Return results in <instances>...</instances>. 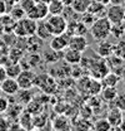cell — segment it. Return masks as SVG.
Here are the masks:
<instances>
[{"label":"cell","mask_w":125,"mask_h":131,"mask_svg":"<svg viewBox=\"0 0 125 131\" xmlns=\"http://www.w3.org/2000/svg\"><path fill=\"white\" fill-rule=\"evenodd\" d=\"M106 64L109 67L110 69H113V71H116V73H119V71L123 68V66H124V59H121V58H119L118 56H115V54H111L110 57L106 58Z\"/></svg>","instance_id":"18"},{"label":"cell","mask_w":125,"mask_h":131,"mask_svg":"<svg viewBox=\"0 0 125 131\" xmlns=\"http://www.w3.org/2000/svg\"><path fill=\"white\" fill-rule=\"evenodd\" d=\"M43 39H40L36 34L34 35H30L28 37V40H26V49L31 52V53H36L41 49V46H43Z\"/></svg>","instance_id":"16"},{"label":"cell","mask_w":125,"mask_h":131,"mask_svg":"<svg viewBox=\"0 0 125 131\" xmlns=\"http://www.w3.org/2000/svg\"><path fill=\"white\" fill-rule=\"evenodd\" d=\"M121 81L119 73L116 72H108L103 78H101V84L103 87H116V84Z\"/></svg>","instance_id":"17"},{"label":"cell","mask_w":125,"mask_h":131,"mask_svg":"<svg viewBox=\"0 0 125 131\" xmlns=\"http://www.w3.org/2000/svg\"><path fill=\"white\" fill-rule=\"evenodd\" d=\"M119 76H120L121 81H125V64L123 66V68L119 71Z\"/></svg>","instance_id":"37"},{"label":"cell","mask_w":125,"mask_h":131,"mask_svg":"<svg viewBox=\"0 0 125 131\" xmlns=\"http://www.w3.org/2000/svg\"><path fill=\"white\" fill-rule=\"evenodd\" d=\"M71 125L75 129V131H90L93 129V124L88 122V120H85V118H81V120H79L75 124H71Z\"/></svg>","instance_id":"28"},{"label":"cell","mask_w":125,"mask_h":131,"mask_svg":"<svg viewBox=\"0 0 125 131\" xmlns=\"http://www.w3.org/2000/svg\"><path fill=\"white\" fill-rule=\"evenodd\" d=\"M96 1H99V3H103V4H105V5H106V3H110V0H96Z\"/></svg>","instance_id":"42"},{"label":"cell","mask_w":125,"mask_h":131,"mask_svg":"<svg viewBox=\"0 0 125 131\" xmlns=\"http://www.w3.org/2000/svg\"><path fill=\"white\" fill-rule=\"evenodd\" d=\"M69 39H70V34L66 32L58 35H53L49 43V47L56 52H64L69 46Z\"/></svg>","instance_id":"4"},{"label":"cell","mask_w":125,"mask_h":131,"mask_svg":"<svg viewBox=\"0 0 125 131\" xmlns=\"http://www.w3.org/2000/svg\"><path fill=\"white\" fill-rule=\"evenodd\" d=\"M6 77H8V76H6V71H5V67L0 64V83L4 81V80H5Z\"/></svg>","instance_id":"36"},{"label":"cell","mask_w":125,"mask_h":131,"mask_svg":"<svg viewBox=\"0 0 125 131\" xmlns=\"http://www.w3.org/2000/svg\"><path fill=\"white\" fill-rule=\"evenodd\" d=\"M8 131H26L20 124H13L11 126L8 127Z\"/></svg>","instance_id":"35"},{"label":"cell","mask_w":125,"mask_h":131,"mask_svg":"<svg viewBox=\"0 0 125 131\" xmlns=\"http://www.w3.org/2000/svg\"><path fill=\"white\" fill-rule=\"evenodd\" d=\"M19 5L23 8V10H24L25 14H26V13H29L31 9H33V6L35 5V1H34V0H21Z\"/></svg>","instance_id":"33"},{"label":"cell","mask_w":125,"mask_h":131,"mask_svg":"<svg viewBox=\"0 0 125 131\" xmlns=\"http://www.w3.org/2000/svg\"><path fill=\"white\" fill-rule=\"evenodd\" d=\"M44 58L46 59L45 62H51V63L59 62L60 59H63V52H56V50H53V49L50 48V50L45 52Z\"/></svg>","instance_id":"26"},{"label":"cell","mask_w":125,"mask_h":131,"mask_svg":"<svg viewBox=\"0 0 125 131\" xmlns=\"http://www.w3.org/2000/svg\"><path fill=\"white\" fill-rule=\"evenodd\" d=\"M45 20L51 35H58L66 32L68 19H65V16H63L61 14H51L49 18H45Z\"/></svg>","instance_id":"3"},{"label":"cell","mask_w":125,"mask_h":131,"mask_svg":"<svg viewBox=\"0 0 125 131\" xmlns=\"http://www.w3.org/2000/svg\"><path fill=\"white\" fill-rule=\"evenodd\" d=\"M90 33L96 42L108 39V37L111 34V21L106 16L98 18L90 25Z\"/></svg>","instance_id":"1"},{"label":"cell","mask_w":125,"mask_h":131,"mask_svg":"<svg viewBox=\"0 0 125 131\" xmlns=\"http://www.w3.org/2000/svg\"><path fill=\"white\" fill-rule=\"evenodd\" d=\"M9 106V101L6 97H3V95L0 96V114H5L6 108Z\"/></svg>","instance_id":"34"},{"label":"cell","mask_w":125,"mask_h":131,"mask_svg":"<svg viewBox=\"0 0 125 131\" xmlns=\"http://www.w3.org/2000/svg\"><path fill=\"white\" fill-rule=\"evenodd\" d=\"M111 34L118 38V39H121L125 34V24L121 23H116V24H111Z\"/></svg>","instance_id":"27"},{"label":"cell","mask_w":125,"mask_h":131,"mask_svg":"<svg viewBox=\"0 0 125 131\" xmlns=\"http://www.w3.org/2000/svg\"><path fill=\"white\" fill-rule=\"evenodd\" d=\"M114 47H115V44L109 40H106V39L101 40V42H99V44L96 47V53L100 58L106 59L111 54H114Z\"/></svg>","instance_id":"10"},{"label":"cell","mask_w":125,"mask_h":131,"mask_svg":"<svg viewBox=\"0 0 125 131\" xmlns=\"http://www.w3.org/2000/svg\"><path fill=\"white\" fill-rule=\"evenodd\" d=\"M0 88L3 91V95H6L9 97L15 96L18 93V91L20 90L16 78H10V77H6L4 81L0 83Z\"/></svg>","instance_id":"8"},{"label":"cell","mask_w":125,"mask_h":131,"mask_svg":"<svg viewBox=\"0 0 125 131\" xmlns=\"http://www.w3.org/2000/svg\"><path fill=\"white\" fill-rule=\"evenodd\" d=\"M109 131H123V130H121V129H120V126L118 125V126H111Z\"/></svg>","instance_id":"39"},{"label":"cell","mask_w":125,"mask_h":131,"mask_svg":"<svg viewBox=\"0 0 125 131\" xmlns=\"http://www.w3.org/2000/svg\"><path fill=\"white\" fill-rule=\"evenodd\" d=\"M91 0H73L71 3V8L74 9L75 13H85L90 5Z\"/></svg>","instance_id":"22"},{"label":"cell","mask_w":125,"mask_h":131,"mask_svg":"<svg viewBox=\"0 0 125 131\" xmlns=\"http://www.w3.org/2000/svg\"><path fill=\"white\" fill-rule=\"evenodd\" d=\"M100 93H101L104 101H106V102H114L115 97L118 96V90H116V87H103V90H101Z\"/></svg>","instance_id":"20"},{"label":"cell","mask_w":125,"mask_h":131,"mask_svg":"<svg viewBox=\"0 0 125 131\" xmlns=\"http://www.w3.org/2000/svg\"><path fill=\"white\" fill-rule=\"evenodd\" d=\"M15 96H16V98H18V102H19V103H23V105L30 103L31 98H33L30 88H28V90H23V88H20Z\"/></svg>","instance_id":"23"},{"label":"cell","mask_w":125,"mask_h":131,"mask_svg":"<svg viewBox=\"0 0 125 131\" xmlns=\"http://www.w3.org/2000/svg\"><path fill=\"white\" fill-rule=\"evenodd\" d=\"M114 54L125 61V40H119L114 47Z\"/></svg>","instance_id":"30"},{"label":"cell","mask_w":125,"mask_h":131,"mask_svg":"<svg viewBox=\"0 0 125 131\" xmlns=\"http://www.w3.org/2000/svg\"><path fill=\"white\" fill-rule=\"evenodd\" d=\"M49 14V6L46 3H35V5L33 6L29 13H26V16H29L30 19L34 20H43L45 19Z\"/></svg>","instance_id":"7"},{"label":"cell","mask_w":125,"mask_h":131,"mask_svg":"<svg viewBox=\"0 0 125 131\" xmlns=\"http://www.w3.org/2000/svg\"><path fill=\"white\" fill-rule=\"evenodd\" d=\"M34 1H35V3H49V1H50V0H34Z\"/></svg>","instance_id":"41"},{"label":"cell","mask_w":125,"mask_h":131,"mask_svg":"<svg viewBox=\"0 0 125 131\" xmlns=\"http://www.w3.org/2000/svg\"><path fill=\"white\" fill-rule=\"evenodd\" d=\"M35 77L36 74L31 69H23L20 74L16 77V81L20 88L28 90V88H31L33 86H35Z\"/></svg>","instance_id":"5"},{"label":"cell","mask_w":125,"mask_h":131,"mask_svg":"<svg viewBox=\"0 0 125 131\" xmlns=\"http://www.w3.org/2000/svg\"><path fill=\"white\" fill-rule=\"evenodd\" d=\"M33 120V117H31L30 112H23L21 116H20V118H19V124L25 129V130H30L31 127L34 126V122L31 121Z\"/></svg>","instance_id":"25"},{"label":"cell","mask_w":125,"mask_h":131,"mask_svg":"<svg viewBox=\"0 0 125 131\" xmlns=\"http://www.w3.org/2000/svg\"><path fill=\"white\" fill-rule=\"evenodd\" d=\"M114 103H115V107L120 108L123 112H125V92L124 93H118V96L114 100Z\"/></svg>","instance_id":"32"},{"label":"cell","mask_w":125,"mask_h":131,"mask_svg":"<svg viewBox=\"0 0 125 131\" xmlns=\"http://www.w3.org/2000/svg\"><path fill=\"white\" fill-rule=\"evenodd\" d=\"M36 20L30 19L29 16H24L23 19L18 20L14 25V33L20 38H28L34 35L36 32Z\"/></svg>","instance_id":"2"},{"label":"cell","mask_w":125,"mask_h":131,"mask_svg":"<svg viewBox=\"0 0 125 131\" xmlns=\"http://www.w3.org/2000/svg\"><path fill=\"white\" fill-rule=\"evenodd\" d=\"M63 59L65 61L66 64H79L83 59V53L81 52H78L75 49L71 48H66L64 52H63Z\"/></svg>","instance_id":"9"},{"label":"cell","mask_w":125,"mask_h":131,"mask_svg":"<svg viewBox=\"0 0 125 131\" xmlns=\"http://www.w3.org/2000/svg\"><path fill=\"white\" fill-rule=\"evenodd\" d=\"M53 129L55 131H69L73 129L71 122L65 116H58L53 121Z\"/></svg>","instance_id":"14"},{"label":"cell","mask_w":125,"mask_h":131,"mask_svg":"<svg viewBox=\"0 0 125 131\" xmlns=\"http://www.w3.org/2000/svg\"><path fill=\"white\" fill-rule=\"evenodd\" d=\"M124 91H125V87H124Z\"/></svg>","instance_id":"45"},{"label":"cell","mask_w":125,"mask_h":131,"mask_svg":"<svg viewBox=\"0 0 125 131\" xmlns=\"http://www.w3.org/2000/svg\"><path fill=\"white\" fill-rule=\"evenodd\" d=\"M68 48L75 49V50L83 53L84 50H86V48H88V42H86L84 35H70Z\"/></svg>","instance_id":"11"},{"label":"cell","mask_w":125,"mask_h":131,"mask_svg":"<svg viewBox=\"0 0 125 131\" xmlns=\"http://www.w3.org/2000/svg\"><path fill=\"white\" fill-rule=\"evenodd\" d=\"M48 6H49V14H61L64 12V3L61 0H50L48 3Z\"/></svg>","instance_id":"21"},{"label":"cell","mask_w":125,"mask_h":131,"mask_svg":"<svg viewBox=\"0 0 125 131\" xmlns=\"http://www.w3.org/2000/svg\"><path fill=\"white\" fill-rule=\"evenodd\" d=\"M110 127H111V125H110V122L106 120V117L105 118H99V120H96L95 122L93 124V131H109Z\"/></svg>","instance_id":"24"},{"label":"cell","mask_w":125,"mask_h":131,"mask_svg":"<svg viewBox=\"0 0 125 131\" xmlns=\"http://www.w3.org/2000/svg\"><path fill=\"white\" fill-rule=\"evenodd\" d=\"M26 131H38V130H33V129H30V130H26Z\"/></svg>","instance_id":"43"},{"label":"cell","mask_w":125,"mask_h":131,"mask_svg":"<svg viewBox=\"0 0 125 131\" xmlns=\"http://www.w3.org/2000/svg\"><path fill=\"white\" fill-rule=\"evenodd\" d=\"M106 18L111 21V24L121 23L125 20V9L123 5L113 4L110 8L106 9Z\"/></svg>","instance_id":"6"},{"label":"cell","mask_w":125,"mask_h":131,"mask_svg":"<svg viewBox=\"0 0 125 131\" xmlns=\"http://www.w3.org/2000/svg\"><path fill=\"white\" fill-rule=\"evenodd\" d=\"M110 3L113 4H118V5H123L125 3V0H110Z\"/></svg>","instance_id":"38"},{"label":"cell","mask_w":125,"mask_h":131,"mask_svg":"<svg viewBox=\"0 0 125 131\" xmlns=\"http://www.w3.org/2000/svg\"><path fill=\"white\" fill-rule=\"evenodd\" d=\"M35 34H36L40 39H43V40H48L49 38L53 37L51 33H50V30H49V27H48L46 20H45V19H43V20H38V23H36V32H35Z\"/></svg>","instance_id":"15"},{"label":"cell","mask_w":125,"mask_h":131,"mask_svg":"<svg viewBox=\"0 0 125 131\" xmlns=\"http://www.w3.org/2000/svg\"><path fill=\"white\" fill-rule=\"evenodd\" d=\"M101 90H103L101 81L95 80V78L90 81V84H89V92H90L91 95H98V93H100Z\"/></svg>","instance_id":"29"},{"label":"cell","mask_w":125,"mask_h":131,"mask_svg":"<svg viewBox=\"0 0 125 131\" xmlns=\"http://www.w3.org/2000/svg\"><path fill=\"white\" fill-rule=\"evenodd\" d=\"M5 71H6V76L10 78H16L20 72L23 71V67L19 62H10L8 66H5Z\"/></svg>","instance_id":"19"},{"label":"cell","mask_w":125,"mask_h":131,"mask_svg":"<svg viewBox=\"0 0 125 131\" xmlns=\"http://www.w3.org/2000/svg\"><path fill=\"white\" fill-rule=\"evenodd\" d=\"M25 15H26V14H25V12L23 10V8H21L20 5H16V6H14V8L11 9V12H10V16H11L15 21L20 20V19H23Z\"/></svg>","instance_id":"31"},{"label":"cell","mask_w":125,"mask_h":131,"mask_svg":"<svg viewBox=\"0 0 125 131\" xmlns=\"http://www.w3.org/2000/svg\"><path fill=\"white\" fill-rule=\"evenodd\" d=\"M119 126H120V129L123 131H125V117H123V120H121V122H120Z\"/></svg>","instance_id":"40"},{"label":"cell","mask_w":125,"mask_h":131,"mask_svg":"<svg viewBox=\"0 0 125 131\" xmlns=\"http://www.w3.org/2000/svg\"><path fill=\"white\" fill-rule=\"evenodd\" d=\"M123 117H124L123 111H121L120 108H118V107L110 108L109 111H108V114H106V120L110 122L111 126H118V125H120Z\"/></svg>","instance_id":"12"},{"label":"cell","mask_w":125,"mask_h":131,"mask_svg":"<svg viewBox=\"0 0 125 131\" xmlns=\"http://www.w3.org/2000/svg\"><path fill=\"white\" fill-rule=\"evenodd\" d=\"M86 12H89L90 14H93V15L96 16V18L106 16V6H105V4L99 3V1L95 0V1H91V3H90V5H89V8H88Z\"/></svg>","instance_id":"13"},{"label":"cell","mask_w":125,"mask_h":131,"mask_svg":"<svg viewBox=\"0 0 125 131\" xmlns=\"http://www.w3.org/2000/svg\"><path fill=\"white\" fill-rule=\"evenodd\" d=\"M69 131H75V130H73V129H71V130H69Z\"/></svg>","instance_id":"44"}]
</instances>
